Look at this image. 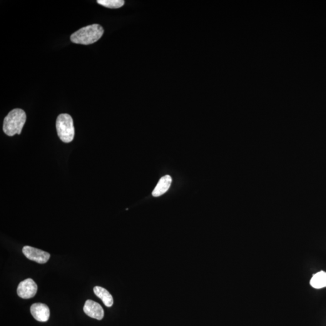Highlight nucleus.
<instances>
[{"mask_svg": "<svg viewBox=\"0 0 326 326\" xmlns=\"http://www.w3.org/2000/svg\"><path fill=\"white\" fill-rule=\"evenodd\" d=\"M85 313L89 317L101 320L104 317V310L101 305L93 300L86 301L84 306Z\"/></svg>", "mask_w": 326, "mask_h": 326, "instance_id": "nucleus-6", "label": "nucleus"}, {"mask_svg": "<svg viewBox=\"0 0 326 326\" xmlns=\"http://www.w3.org/2000/svg\"><path fill=\"white\" fill-rule=\"evenodd\" d=\"M93 290L97 297L101 298L106 307H111L113 306V298L112 297L111 293L106 289L102 288L101 286H96L94 288Z\"/></svg>", "mask_w": 326, "mask_h": 326, "instance_id": "nucleus-9", "label": "nucleus"}, {"mask_svg": "<svg viewBox=\"0 0 326 326\" xmlns=\"http://www.w3.org/2000/svg\"><path fill=\"white\" fill-rule=\"evenodd\" d=\"M172 178L171 176L166 175L163 176L159 181L157 185L153 191V195L154 197H158L165 193L170 188L172 183Z\"/></svg>", "mask_w": 326, "mask_h": 326, "instance_id": "nucleus-8", "label": "nucleus"}, {"mask_svg": "<svg viewBox=\"0 0 326 326\" xmlns=\"http://www.w3.org/2000/svg\"><path fill=\"white\" fill-rule=\"evenodd\" d=\"M104 30L100 25L94 24L83 27L71 34L70 39L75 44L89 45L101 39Z\"/></svg>", "mask_w": 326, "mask_h": 326, "instance_id": "nucleus-1", "label": "nucleus"}, {"mask_svg": "<svg viewBox=\"0 0 326 326\" xmlns=\"http://www.w3.org/2000/svg\"><path fill=\"white\" fill-rule=\"evenodd\" d=\"M98 2L107 8L118 9L124 4L123 0H98Z\"/></svg>", "mask_w": 326, "mask_h": 326, "instance_id": "nucleus-11", "label": "nucleus"}, {"mask_svg": "<svg viewBox=\"0 0 326 326\" xmlns=\"http://www.w3.org/2000/svg\"><path fill=\"white\" fill-rule=\"evenodd\" d=\"M56 130L59 138L64 143L73 140L75 131L73 119L68 114H61L56 120Z\"/></svg>", "mask_w": 326, "mask_h": 326, "instance_id": "nucleus-3", "label": "nucleus"}, {"mask_svg": "<svg viewBox=\"0 0 326 326\" xmlns=\"http://www.w3.org/2000/svg\"><path fill=\"white\" fill-rule=\"evenodd\" d=\"M26 121V113L21 109H14L5 118L2 129L7 136L19 135Z\"/></svg>", "mask_w": 326, "mask_h": 326, "instance_id": "nucleus-2", "label": "nucleus"}, {"mask_svg": "<svg viewBox=\"0 0 326 326\" xmlns=\"http://www.w3.org/2000/svg\"><path fill=\"white\" fill-rule=\"evenodd\" d=\"M22 253L29 260L34 261L41 264L48 262L51 257V255L49 253L30 246H24L22 248Z\"/></svg>", "mask_w": 326, "mask_h": 326, "instance_id": "nucleus-5", "label": "nucleus"}, {"mask_svg": "<svg viewBox=\"0 0 326 326\" xmlns=\"http://www.w3.org/2000/svg\"><path fill=\"white\" fill-rule=\"evenodd\" d=\"M310 285L315 289H322L326 287V273L321 271L315 274L311 278Z\"/></svg>", "mask_w": 326, "mask_h": 326, "instance_id": "nucleus-10", "label": "nucleus"}, {"mask_svg": "<svg viewBox=\"0 0 326 326\" xmlns=\"http://www.w3.org/2000/svg\"><path fill=\"white\" fill-rule=\"evenodd\" d=\"M38 291L36 283L32 278L22 281L17 288V294L23 299H29L36 295Z\"/></svg>", "mask_w": 326, "mask_h": 326, "instance_id": "nucleus-4", "label": "nucleus"}, {"mask_svg": "<svg viewBox=\"0 0 326 326\" xmlns=\"http://www.w3.org/2000/svg\"><path fill=\"white\" fill-rule=\"evenodd\" d=\"M31 312L34 319L40 322H46L50 317V309L43 303H34L31 307Z\"/></svg>", "mask_w": 326, "mask_h": 326, "instance_id": "nucleus-7", "label": "nucleus"}]
</instances>
